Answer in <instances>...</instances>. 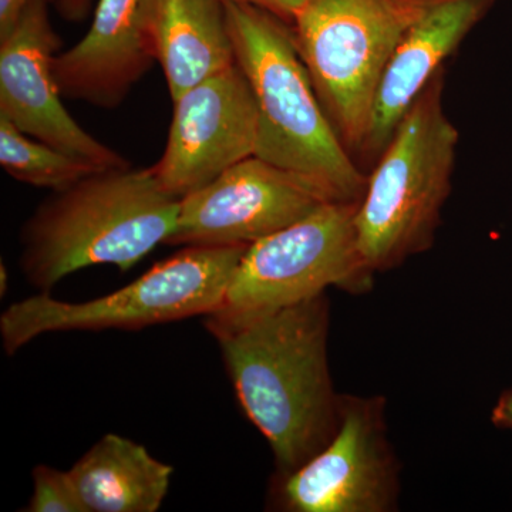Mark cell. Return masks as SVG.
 <instances>
[{
  "label": "cell",
  "mask_w": 512,
  "mask_h": 512,
  "mask_svg": "<svg viewBox=\"0 0 512 512\" xmlns=\"http://www.w3.org/2000/svg\"><path fill=\"white\" fill-rule=\"evenodd\" d=\"M225 9L235 59L254 93L255 156L308 178L332 201L359 202L367 174L320 103L292 23L244 3Z\"/></svg>",
  "instance_id": "obj_2"
},
{
  "label": "cell",
  "mask_w": 512,
  "mask_h": 512,
  "mask_svg": "<svg viewBox=\"0 0 512 512\" xmlns=\"http://www.w3.org/2000/svg\"><path fill=\"white\" fill-rule=\"evenodd\" d=\"M29 2L30 0H0V39L8 36L10 30L15 28Z\"/></svg>",
  "instance_id": "obj_19"
},
{
  "label": "cell",
  "mask_w": 512,
  "mask_h": 512,
  "mask_svg": "<svg viewBox=\"0 0 512 512\" xmlns=\"http://www.w3.org/2000/svg\"><path fill=\"white\" fill-rule=\"evenodd\" d=\"M224 2L258 6V8L269 10V12L275 13V15L281 16L282 19L292 23L309 0H224Z\"/></svg>",
  "instance_id": "obj_18"
},
{
  "label": "cell",
  "mask_w": 512,
  "mask_h": 512,
  "mask_svg": "<svg viewBox=\"0 0 512 512\" xmlns=\"http://www.w3.org/2000/svg\"><path fill=\"white\" fill-rule=\"evenodd\" d=\"M247 248L185 247L130 285L93 301H57L43 292L13 303L0 316L3 349L15 355L46 333L138 330L211 315L224 303Z\"/></svg>",
  "instance_id": "obj_6"
},
{
  "label": "cell",
  "mask_w": 512,
  "mask_h": 512,
  "mask_svg": "<svg viewBox=\"0 0 512 512\" xmlns=\"http://www.w3.org/2000/svg\"><path fill=\"white\" fill-rule=\"evenodd\" d=\"M491 420L500 429L512 430V389L498 399L491 413Z\"/></svg>",
  "instance_id": "obj_21"
},
{
  "label": "cell",
  "mask_w": 512,
  "mask_h": 512,
  "mask_svg": "<svg viewBox=\"0 0 512 512\" xmlns=\"http://www.w3.org/2000/svg\"><path fill=\"white\" fill-rule=\"evenodd\" d=\"M151 39L173 101L237 64L224 0H156Z\"/></svg>",
  "instance_id": "obj_14"
},
{
  "label": "cell",
  "mask_w": 512,
  "mask_h": 512,
  "mask_svg": "<svg viewBox=\"0 0 512 512\" xmlns=\"http://www.w3.org/2000/svg\"><path fill=\"white\" fill-rule=\"evenodd\" d=\"M52 0H30L15 28L0 39V117L49 146L101 168L131 167L64 107L53 60L60 39L49 16Z\"/></svg>",
  "instance_id": "obj_11"
},
{
  "label": "cell",
  "mask_w": 512,
  "mask_h": 512,
  "mask_svg": "<svg viewBox=\"0 0 512 512\" xmlns=\"http://www.w3.org/2000/svg\"><path fill=\"white\" fill-rule=\"evenodd\" d=\"M328 201L332 200L308 178L248 157L181 198L167 245L249 247Z\"/></svg>",
  "instance_id": "obj_8"
},
{
  "label": "cell",
  "mask_w": 512,
  "mask_h": 512,
  "mask_svg": "<svg viewBox=\"0 0 512 512\" xmlns=\"http://www.w3.org/2000/svg\"><path fill=\"white\" fill-rule=\"evenodd\" d=\"M440 0H309L293 19L320 103L357 163L384 70L400 40Z\"/></svg>",
  "instance_id": "obj_5"
},
{
  "label": "cell",
  "mask_w": 512,
  "mask_h": 512,
  "mask_svg": "<svg viewBox=\"0 0 512 512\" xmlns=\"http://www.w3.org/2000/svg\"><path fill=\"white\" fill-rule=\"evenodd\" d=\"M394 487L382 404L340 397L332 439L298 470L281 474L274 497L292 512H382L392 507Z\"/></svg>",
  "instance_id": "obj_9"
},
{
  "label": "cell",
  "mask_w": 512,
  "mask_h": 512,
  "mask_svg": "<svg viewBox=\"0 0 512 512\" xmlns=\"http://www.w3.org/2000/svg\"><path fill=\"white\" fill-rule=\"evenodd\" d=\"M89 512H157L173 467L136 441L106 434L69 470Z\"/></svg>",
  "instance_id": "obj_15"
},
{
  "label": "cell",
  "mask_w": 512,
  "mask_h": 512,
  "mask_svg": "<svg viewBox=\"0 0 512 512\" xmlns=\"http://www.w3.org/2000/svg\"><path fill=\"white\" fill-rule=\"evenodd\" d=\"M0 165L20 183L52 191L79 183L101 168L30 137L0 117Z\"/></svg>",
  "instance_id": "obj_16"
},
{
  "label": "cell",
  "mask_w": 512,
  "mask_h": 512,
  "mask_svg": "<svg viewBox=\"0 0 512 512\" xmlns=\"http://www.w3.org/2000/svg\"><path fill=\"white\" fill-rule=\"evenodd\" d=\"M328 326L325 293L271 311L215 312L205 319L239 403L264 434L281 474L311 460L338 427Z\"/></svg>",
  "instance_id": "obj_1"
},
{
  "label": "cell",
  "mask_w": 512,
  "mask_h": 512,
  "mask_svg": "<svg viewBox=\"0 0 512 512\" xmlns=\"http://www.w3.org/2000/svg\"><path fill=\"white\" fill-rule=\"evenodd\" d=\"M356 208L357 202H325L249 245L217 312L271 311L322 295L329 286L360 288L372 272L357 245Z\"/></svg>",
  "instance_id": "obj_7"
},
{
  "label": "cell",
  "mask_w": 512,
  "mask_h": 512,
  "mask_svg": "<svg viewBox=\"0 0 512 512\" xmlns=\"http://www.w3.org/2000/svg\"><path fill=\"white\" fill-rule=\"evenodd\" d=\"M180 200L151 168L100 170L53 194L20 234V266L30 284L49 292L66 276L94 265L126 272L177 225Z\"/></svg>",
  "instance_id": "obj_3"
},
{
  "label": "cell",
  "mask_w": 512,
  "mask_h": 512,
  "mask_svg": "<svg viewBox=\"0 0 512 512\" xmlns=\"http://www.w3.org/2000/svg\"><path fill=\"white\" fill-rule=\"evenodd\" d=\"M156 0H99L89 32L53 60L64 99L116 109L156 63L151 19Z\"/></svg>",
  "instance_id": "obj_12"
},
{
  "label": "cell",
  "mask_w": 512,
  "mask_h": 512,
  "mask_svg": "<svg viewBox=\"0 0 512 512\" xmlns=\"http://www.w3.org/2000/svg\"><path fill=\"white\" fill-rule=\"evenodd\" d=\"M93 0H56L57 10L67 22H82L89 15Z\"/></svg>",
  "instance_id": "obj_20"
},
{
  "label": "cell",
  "mask_w": 512,
  "mask_h": 512,
  "mask_svg": "<svg viewBox=\"0 0 512 512\" xmlns=\"http://www.w3.org/2000/svg\"><path fill=\"white\" fill-rule=\"evenodd\" d=\"M444 86L446 69L404 114L367 174L355 224L360 255L372 274L426 251L433 242L460 140L444 111Z\"/></svg>",
  "instance_id": "obj_4"
},
{
  "label": "cell",
  "mask_w": 512,
  "mask_h": 512,
  "mask_svg": "<svg viewBox=\"0 0 512 512\" xmlns=\"http://www.w3.org/2000/svg\"><path fill=\"white\" fill-rule=\"evenodd\" d=\"M495 2L440 0L404 33L377 89L369 130L357 157L363 171L376 164L404 114L433 77L446 69L444 64Z\"/></svg>",
  "instance_id": "obj_13"
},
{
  "label": "cell",
  "mask_w": 512,
  "mask_h": 512,
  "mask_svg": "<svg viewBox=\"0 0 512 512\" xmlns=\"http://www.w3.org/2000/svg\"><path fill=\"white\" fill-rule=\"evenodd\" d=\"M23 511L89 512L69 471L49 466L33 470V494Z\"/></svg>",
  "instance_id": "obj_17"
},
{
  "label": "cell",
  "mask_w": 512,
  "mask_h": 512,
  "mask_svg": "<svg viewBox=\"0 0 512 512\" xmlns=\"http://www.w3.org/2000/svg\"><path fill=\"white\" fill-rule=\"evenodd\" d=\"M163 156L151 171L175 198L187 197L255 156L258 113L238 63L173 101Z\"/></svg>",
  "instance_id": "obj_10"
},
{
  "label": "cell",
  "mask_w": 512,
  "mask_h": 512,
  "mask_svg": "<svg viewBox=\"0 0 512 512\" xmlns=\"http://www.w3.org/2000/svg\"><path fill=\"white\" fill-rule=\"evenodd\" d=\"M8 285V268H6L5 264H2L0 265V292H2V295H5V293L8 292Z\"/></svg>",
  "instance_id": "obj_22"
}]
</instances>
